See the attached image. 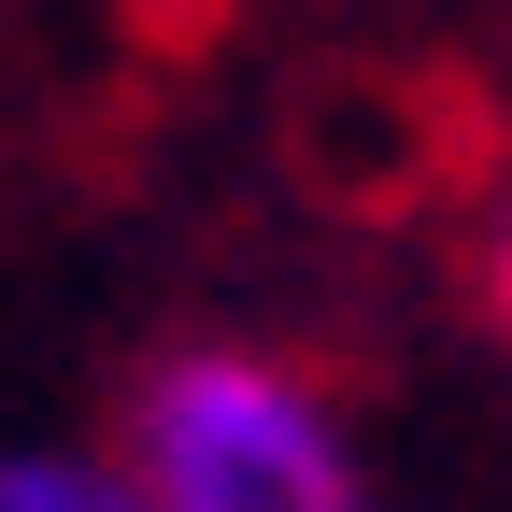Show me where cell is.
I'll list each match as a JSON object with an SVG mask.
<instances>
[{
    "label": "cell",
    "mask_w": 512,
    "mask_h": 512,
    "mask_svg": "<svg viewBox=\"0 0 512 512\" xmlns=\"http://www.w3.org/2000/svg\"><path fill=\"white\" fill-rule=\"evenodd\" d=\"M128 498H171V512H328L342 498V441H328V413H313L285 370L185 356V370L143 384Z\"/></svg>",
    "instance_id": "obj_1"
},
{
    "label": "cell",
    "mask_w": 512,
    "mask_h": 512,
    "mask_svg": "<svg viewBox=\"0 0 512 512\" xmlns=\"http://www.w3.org/2000/svg\"><path fill=\"white\" fill-rule=\"evenodd\" d=\"M114 498V470H86V456H0V512H100Z\"/></svg>",
    "instance_id": "obj_2"
},
{
    "label": "cell",
    "mask_w": 512,
    "mask_h": 512,
    "mask_svg": "<svg viewBox=\"0 0 512 512\" xmlns=\"http://www.w3.org/2000/svg\"><path fill=\"white\" fill-rule=\"evenodd\" d=\"M498 299H512V242H498Z\"/></svg>",
    "instance_id": "obj_3"
}]
</instances>
